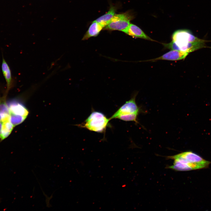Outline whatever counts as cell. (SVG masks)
<instances>
[{
	"label": "cell",
	"instance_id": "obj_2",
	"mask_svg": "<svg viewBox=\"0 0 211 211\" xmlns=\"http://www.w3.org/2000/svg\"><path fill=\"white\" fill-rule=\"evenodd\" d=\"M137 94L135 93L129 100L120 107L109 118L110 120L118 119L125 121H133L138 123L137 118L140 110L135 102Z\"/></svg>",
	"mask_w": 211,
	"mask_h": 211
},
{
	"label": "cell",
	"instance_id": "obj_13",
	"mask_svg": "<svg viewBox=\"0 0 211 211\" xmlns=\"http://www.w3.org/2000/svg\"><path fill=\"white\" fill-rule=\"evenodd\" d=\"M0 114L1 116V121L2 122L10 120L11 113L4 98L2 99L0 102Z\"/></svg>",
	"mask_w": 211,
	"mask_h": 211
},
{
	"label": "cell",
	"instance_id": "obj_15",
	"mask_svg": "<svg viewBox=\"0 0 211 211\" xmlns=\"http://www.w3.org/2000/svg\"><path fill=\"white\" fill-rule=\"evenodd\" d=\"M3 122L1 121H0V137L2 130Z\"/></svg>",
	"mask_w": 211,
	"mask_h": 211
},
{
	"label": "cell",
	"instance_id": "obj_6",
	"mask_svg": "<svg viewBox=\"0 0 211 211\" xmlns=\"http://www.w3.org/2000/svg\"><path fill=\"white\" fill-rule=\"evenodd\" d=\"M177 155L188 162L201 165L205 168L208 167L211 163L210 162L203 159L197 154L190 151L183 152Z\"/></svg>",
	"mask_w": 211,
	"mask_h": 211
},
{
	"label": "cell",
	"instance_id": "obj_3",
	"mask_svg": "<svg viewBox=\"0 0 211 211\" xmlns=\"http://www.w3.org/2000/svg\"><path fill=\"white\" fill-rule=\"evenodd\" d=\"M109 118L102 113L98 111L92 112L79 126L92 131L102 133L109 125Z\"/></svg>",
	"mask_w": 211,
	"mask_h": 211
},
{
	"label": "cell",
	"instance_id": "obj_5",
	"mask_svg": "<svg viewBox=\"0 0 211 211\" xmlns=\"http://www.w3.org/2000/svg\"><path fill=\"white\" fill-rule=\"evenodd\" d=\"M188 53L181 51L171 50L156 58L145 61H155L159 60L177 61L185 59Z\"/></svg>",
	"mask_w": 211,
	"mask_h": 211
},
{
	"label": "cell",
	"instance_id": "obj_1",
	"mask_svg": "<svg viewBox=\"0 0 211 211\" xmlns=\"http://www.w3.org/2000/svg\"><path fill=\"white\" fill-rule=\"evenodd\" d=\"M172 41L168 43H161L164 47L189 53L205 47L206 40L195 36L187 29L176 30L173 33Z\"/></svg>",
	"mask_w": 211,
	"mask_h": 211
},
{
	"label": "cell",
	"instance_id": "obj_14",
	"mask_svg": "<svg viewBox=\"0 0 211 211\" xmlns=\"http://www.w3.org/2000/svg\"><path fill=\"white\" fill-rule=\"evenodd\" d=\"M26 117L11 113L10 121L14 127L23 122Z\"/></svg>",
	"mask_w": 211,
	"mask_h": 211
},
{
	"label": "cell",
	"instance_id": "obj_17",
	"mask_svg": "<svg viewBox=\"0 0 211 211\" xmlns=\"http://www.w3.org/2000/svg\"><path fill=\"white\" fill-rule=\"evenodd\" d=\"M2 99L1 98H0V102L1 101H2Z\"/></svg>",
	"mask_w": 211,
	"mask_h": 211
},
{
	"label": "cell",
	"instance_id": "obj_8",
	"mask_svg": "<svg viewBox=\"0 0 211 211\" xmlns=\"http://www.w3.org/2000/svg\"><path fill=\"white\" fill-rule=\"evenodd\" d=\"M123 32L133 38H140L151 41L155 40L151 38L137 25L131 23Z\"/></svg>",
	"mask_w": 211,
	"mask_h": 211
},
{
	"label": "cell",
	"instance_id": "obj_16",
	"mask_svg": "<svg viewBox=\"0 0 211 211\" xmlns=\"http://www.w3.org/2000/svg\"><path fill=\"white\" fill-rule=\"evenodd\" d=\"M1 120H2V118H1V115L0 114V121H1Z\"/></svg>",
	"mask_w": 211,
	"mask_h": 211
},
{
	"label": "cell",
	"instance_id": "obj_4",
	"mask_svg": "<svg viewBox=\"0 0 211 211\" xmlns=\"http://www.w3.org/2000/svg\"><path fill=\"white\" fill-rule=\"evenodd\" d=\"M134 17L131 12L129 11L121 14H115L104 28L109 31L123 32L129 25L130 21Z\"/></svg>",
	"mask_w": 211,
	"mask_h": 211
},
{
	"label": "cell",
	"instance_id": "obj_10",
	"mask_svg": "<svg viewBox=\"0 0 211 211\" xmlns=\"http://www.w3.org/2000/svg\"><path fill=\"white\" fill-rule=\"evenodd\" d=\"M117 9L116 6L111 5L108 12L97 18L95 21L100 24L104 28L115 14V13Z\"/></svg>",
	"mask_w": 211,
	"mask_h": 211
},
{
	"label": "cell",
	"instance_id": "obj_7",
	"mask_svg": "<svg viewBox=\"0 0 211 211\" xmlns=\"http://www.w3.org/2000/svg\"><path fill=\"white\" fill-rule=\"evenodd\" d=\"M7 104L11 113L27 117L28 111L25 107L16 99L8 101Z\"/></svg>",
	"mask_w": 211,
	"mask_h": 211
},
{
	"label": "cell",
	"instance_id": "obj_12",
	"mask_svg": "<svg viewBox=\"0 0 211 211\" xmlns=\"http://www.w3.org/2000/svg\"><path fill=\"white\" fill-rule=\"evenodd\" d=\"M0 139L2 141L7 137L11 133L14 126L10 120L3 122Z\"/></svg>",
	"mask_w": 211,
	"mask_h": 211
},
{
	"label": "cell",
	"instance_id": "obj_11",
	"mask_svg": "<svg viewBox=\"0 0 211 211\" xmlns=\"http://www.w3.org/2000/svg\"><path fill=\"white\" fill-rule=\"evenodd\" d=\"M1 69L3 76L6 83V93H7L12 87V79L10 67L4 58H3L2 59Z\"/></svg>",
	"mask_w": 211,
	"mask_h": 211
},
{
	"label": "cell",
	"instance_id": "obj_9",
	"mask_svg": "<svg viewBox=\"0 0 211 211\" xmlns=\"http://www.w3.org/2000/svg\"><path fill=\"white\" fill-rule=\"evenodd\" d=\"M103 28L104 27L100 24L93 21L84 35L82 40H87L91 37L97 36Z\"/></svg>",
	"mask_w": 211,
	"mask_h": 211
}]
</instances>
